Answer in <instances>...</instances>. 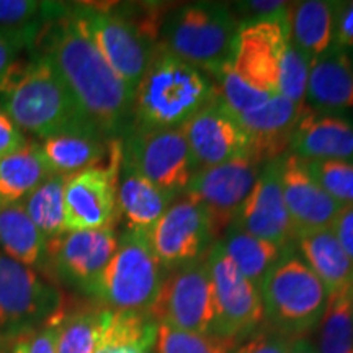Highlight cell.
<instances>
[{"label": "cell", "mask_w": 353, "mask_h": 353, "mask_svg": "<svg viewBox=\"0 0 353 353\" xmlns=\"http://www.w3.org/2000/svg\"><path fill=\"white\" fill-rule=\"evenodd\" d=\"M33 50L50 61L105 138L125 136L131 126L134 94L103 59L70 7L44 26Z\"/></svg>", "instance_id": "1"}, {"label": "cell", "mask_w": 353, "mask_h": 353, "mask_svg": "<svg viewBox=\"0 0 353 353\" xmlns=\"http://www.w3.org/2000/svg\"><path fill=\"white\" fill-rule=\"evenodd\" d=\"M0 103L21 131L39 139L74 131H99L57 70L38 52L26 61H17L0 82Z\"/></svg>", "instance_id": "2"}, {"label": "cell", "mask_w": 353, "mask_h": 353, "mask_svg": "<svg viewBox=\"0 0 353 353\" xmlns=\"http://www.w3.org/2000/svg\"><path fill=\"white\" fill-rule=\"evenodd\" d=\"M218 99L210 74L157 44L134 90L130 128L175 130Z\"/></svg>", "instance_id": "3"}, {"label": "cell", "mask_w": 353, "mask_h": 353, "mask_svg": "<svg viewBox=\"0 0 353 353\" xmlns=\"http://www.w3.org/2000/svg\"><path fill=\"white\" fill-rule=\"evenodd\" d=\"M239 23L231 7L218 2H190L172 7L159 43L185 63L216 76L232 63Z\"/></svg>", "instance_id": "4"}, {"label": "cell", "mask_w": 353, "mask_h": 353, "mask_svg": "<svg viewBox=\"0 0 353 353\" xmlns=\"http://www.w3.org/2000/svg\"><path fill=\"white\" fill-rule=\"evenodd\" d=\"M259 291L267 327L290 339L317 329L329 304L325 286L293 249L267 272Z\"/></svg>", "instance_id": "5"}, {"label": "cell", "mask_w": 353, "mask_h": 353, "mask_svg": "<svg viewBox=\"0 0 353 353\" xmlns=\"http://www.w3.org/2000/svg\"><path fill=\"white\" fill-rule=\"evenodd\" d=\"M165 275L145 232L126 229L92 299L112 311L149 312Z\"/></svg>", "instance_id": "6"}, {"label": "cell", "mask_w": 353, "mask_h": 353, "mask_svg": "<svg viewBox=\"0 0 353 353\" xmlns=\"http://www.w3.org/2000/svg\"><path fill=\"white\" fill-rule=\"evenodd\" d=\"M70 10L110 68L134 94L159 43H154L121 8L79 3Z\"/></svg>", "instance_id": "7"}, {"label": "cell", "mask_w": 353, "mask_h": 353, "mask_svg": "<svg viewBox=\"0 0 353 353\" xmlns=\"http://www.w3.org/2000/svg\"><path fill=\"white\" fill-rule=\"evenodd\" d=\"M54 280L0 252V332L19 339L64 307Z\"/></svg>", "instance_id": "8"}, {"label": "cell", "mask_w": 353, "mask_h": 353, "mask_svg": "<svg viewBox=\"0 0 353 353\" xmlns=\"http://www.w3.org/2000/svg\"><path fill=\"white\" fill-rule=\"evenodd\" d=\"M205 260L213 286V335L236 343L247 341L263 322L259 288L237 270L219 241L213 242Z\"/></svg>", "instance_id": "9"}, {"label": "cell", "mask_w": 353, "mask_h": 353, "mask_svg": "<svg viewBox=\"0 0 353 353\" xmlns=\"http://www.w3.org/2000/svg\"><path fill=\"white\" fill-rule=\"evenodd\" d=\"M123 161L170 195L182 196L196 169L182 128H128L121 139Z\"/></svg>", "instance_id": "10"}, {"label": "cell", "mask_w": 353, "mask_h": 353, "mask_svg": "<svg viewBox=\"0 0 353 353\" xmlns=\"http://www.w3.org/2000/svg\"><path fill=\"white\" fill-rule=\"evenodd\" d=\"M121 161V139H112L107 164L68 176L64 185L65 232L114 228Z\"/></svg>", "instance_id": "11"}, {"label": "cell", "mask_w": 353, "mask_h": 353, "mask_svg": "<svg viewBox=\"0 0 353 353\" xmlns=\"http://www.w3.org/2000/svg\"><path fill=\"white\" fill-rule=\"evenodd\" d=\"M149 314L157 324L196 334H213V286L206 260L167 272Z\"/></svg>", "instance_id": "12"}, {"label": "cell", "mask_w": 353, "mask_h": 353, "mask_svg": "<svg viewBox=\"0 0 353 353\" xmlns=\"http://www.w3.org/2000/svg\"><path fill=\"white\" fill-rule=\"evenodd\" d=\"M263 164L254 156L232 159L224 164L198 169L183 195L208 214L214 239L219 241L231 226L241 206L252 192Z\"/></svg>", "instance_id": "13"}, {"label": "cell", "mask_w": 353, "mask_h": 353, "mask_svg": "<svg viewBox=\"0 0 353 353\" xmlns=\"http://www.w3.org/2000/svg\"><path fill=\"white\" fill-rule=\"evenodd\" d=\"M114 228L68 231L48 242L46 275L56 283L94 298L95 288L110 260L117 252Z\"/></svg>", "instance_id": "14"}, {"label": "cell", "mask_w": 353, "mask_h": 353, "mask_svg": "<svg viewBox=\"0 0 353 353\" xmlns=\"http://www.w3.org/2000/svg\"><path fill=\"white\" fill-rule=\"evenodd\" d=\"M154 255L167 272L205 259L214 234L198 203L180 196L145 232Z\"/></svg>", "instance_id": "15"}, {"label": "cell", "mask_w": 353, "mask_h": 353, "mask_svg": "<svg viewBox=\"0 0 353 353\" xmlns=\"http://www.w3.org/2000/svg\"><path fill=\"white\" fill-rule=\"evenodd\" d=\"M291 46L286 17L241 25L231 65L250 85L278 94L280 72Z\"/></svg>", "instance_id": "16"}, {"label": "cell", "mask_w": 353, "mask_h": 353, "mask_svg": "<svg viewBox=\"0 0 353 353\" xmlns=\"http://www.w3.org/2000/svg\"><path fill=\"white\" fill-rule=\"evenodd\" d=\"M182 131L196 170L254 156L249 136L219 97L190 118Z\"/></svg>", "instance_id": "17"}, {"label": "cell", "mask_w": 353, "mask_h": 353, "mask_svg": "<svg viewBox=\"0 0 353 353\" xmlns=\"http://www.w3.org/2000/svg\"><path fill=\"white\" fill-rule=\"evenodd\" d=\"M281 161L283 156L265 162L252 192L232 223L255 237L285 249H293L296 234L283 200Z\"/></svg>", "instance_id": "18"}, {"label": "cell", "mask_w": 353, "mask_h": 353, "mask_svg": "<svg viewBox=\"0 0 353 353\" xmlns=\"http://www.w3.org/2000/svg\"><path fill=\"white\" fill-rule=\"evenodd\" d=\"M281 190L296 237L330 228L342 210L309 175L303 159L291 152H286L281 161Z\"/></svg>", "instance_id": "19"}, {"label": "cell", "mask_w": 353, "mask_h": 353, "mask_svg": "<svg viewBox=\"0 0 353 353\" xmlns=\"http://www.w3.org/2000/svg\"><path fill=\"white\" fill-rule=\"evenodd\" d=\"M288 152L303 161L353 162V118L304 107Z\"/></svg>", "instance_id": "20"}, {"label": "cell", "mask_w": 353, "mask_h": 353, "mask_svg": "<svg viewBox=\"0 0 353 353\" xmlns=\"http://www.w3.org/2000/svg\"><path fill=\"white\" fill-rule=\"evenodd\" d=\"M304 107L275 94L267 103L250 113L234 114L252 144V154L262 164L290 151L294 128Z\"/></svg>", "instance_id": "21"}, {"label": "cell", "mask_w": 353, "mask_h": 353, "mask_svg": "<svg viewBox=\"0 0 353 353\" xmlns=\"http://www.w3.org/2000/svg\"><path fill=\"white\" fill-rule=\"evenodd\" d=\"M304 103L324 113L353 110V50L332 46L312 61Z\"/></svg>", "instance_id": "22"}, {"label": "cell", "mask_w": 353, "mask_h": 353, "mask_svg": "<svg viewBox=\"0 0 353 353\" xmlns=\"http://www.w3.org/2000/svg\"><path fill=\"white\" fill-rule=\"evenodd\" d=\"M112 139L95 130L64 132L38 143L39 156L50 175L70 176L108 161Z\"/></svg>", "instance_id": "23"}, {"label": "cell", "mask_w": 353, "mask_h": 353, "mask_svg": "<svg viewBox=\"0 0 353 353\" xmlns=\"http://www.w3.org/2000/svg\"><path fill=\"white\" fill-rule=\"evenodd\" d=\"M179 198L157 188L138 170L121 161L118 176V216L125 219L126 229L148 232Z\"/></svg>", "instance_id": "24"}, {"label": "cell", "mask_w": 353, "mask_h": 353, "mask_svg": "<svg viewBox=\"0 0 353 353\" xmlns=\"http://www.w3.org/2000/svg\"><path fill=\"white\" fill-rule=\"evenodd\" d=\"M301 257L327 290L329 298L353 288V262L345 254L332 229L301 234L294 241Z\"/></svg>", "instance_id": "25"}, {"label": "cell", "mask_w": 353, "mask_h": 353, "mask_svg": "<svg viewBox=\"0 0 353 353\" xmlns=\"http://www.w3.org/2000/svg\"><path fill=\"white\" fill-rule=\"evenodd\" d=\"M337 2L303 0L291 2L286 10V25L291 41L309 61L334 46Z\"/></svg>", "instance_id": "26"}, {"label": "cell", "mask_w": 353, "mask_h": 353, "mask_svg": "<svg viewBox=\"0 0 353 353\" xmlns=\"http://www.w3.org/2000/svg\"><path fill=\"white\" fill-rule=\"evenodd\" d=\"M48 242L23 203L0 208V252L46 275Z\"/></svg>", "instance_id": "27"}, {"label": "cell", "mask_w": 353, "mask_h": 353, "mask_svg": "<svg viewBox=\"0 0 353 353\" xmlns=\"http://www.w3.org/2000/svg\"><path fill=\"white\" fill-rule=\"evenodd\" d=\"M112 312L99 303L64 304L56 314L57 353H95Z\"/></svg>", "instance_id": "28"}, {"label": "cell", "mask_w": 353, "mask_h": 353, "mask_svg": "<svg viewBox=\"0 0 353 353\" xmlns=\"http://www.w3.org/2000/svg\"><path fill=\"white\" fill-rule=\"evenodd\" d=\"M48 176L34 141L0 159V208L23 203Z\"/></svg>", "instance_id": "29"}, {"label": "cell", "mask_w": 353, "mask_h": 353, "mask_svg": "<svg viewBox=\"0 0 353 353\" xmlns=\"http://www.w3.org/2000/svg\"><path fill=\"white\" fill-rule=\"evenodd\" d=\"M219 244L228 257L232 260V263L236 265L237 270L247 280L252 281L257 288L267 272L288 250H291L255 237L234 223L226 229L224 236L219 239Z\"/></svg>", "instance_id": "30"}, {"label": "cell", "mask_w": 353, "mask_h": 353, "mask_svg": "<svg viewBox=\"0 0 353 353\" xmlns=\"http://www.w3.org/2000/svg\"><path fill=\"white\" fill-rule=\"evenodd\" d=\"M157 327L149 312L113 311L95 353H154Z\"/></svg>", "instance_id": "31"}, {"label": "cell", "mask_w": 353, "mask_h": 353, "mask_svg": "<svg viewBox=\"0 0 353 353\" xmlns=\"http://www.w3.org/2000/svg\"><path fill=\"white\" fill-rule=\"evenodd\" d=\"M317 352L353 353V288L329 298L317 325Z\"/></svg>", "instance_id": "32"}, {"label": "cell", "mask_w": 353, "mask_h": 353, "mask_svg": "<svg viewBox=\"0 0 353 353\" xmlns=\"http://www.w3.org/2000/svg\"><path fill=\"white\" fill-rule=\"evenodd\" d=\"M68 176L50 175L23 201L26 213L48 241L65 232L64 185Z\"/></svg>", "instance_id": "33"}, {"label": "cell", "mask_w": 353, "mask_h": 353, "mask_svg": "<svg viewBox=\"0 0 353 353\" xmlns=\"http://www.w3.org/2000/svg\"><path fill=\"white\" fill-rule=\"evenodd\" d=\"M239 343L213 334H196L159 324L154 353H232Z\"/></svg>", "instance_id": "34"}, {"label": "cell", "mask_w": 353, "mask_h": 353, "mask_svg": "<svg viewBox=\"0 0 353 353\" xmlns=\"http://www.w3.org/2000/svg\"><path fill=\"white\" fill-rule=\"evenodd\" d=\"M214 79L219 100L223 101L224 107L232 114L254 112V110L262 107L275 95L268 90H262V88L250 85L241 76H237L231 64L221 69Z\"/></svg>", "instance_id": "35"}, {"label": "cell", "mask_w": 353, "mask_h": 353, "mask_svg": "<svg viewBox=\"0 0 353 353\" xmlns=\"http://www.w3.org/2000/svg\"><path fill=\"white\" fill-rule=\"evenodd\" d=\"M309 175L335 203L345 208L353 205V162L303 161Z\"/></svg>", "instance_id": "36"}, {"label": "cell", "mask_w": 353, "mask_h": 353, "mask_svg": "<svg viewBox=\"0 0 353 353\" xmlns=\"http://www.w3.org/2000/svg\"><path fill=\"white\" fill-rule=\"evenodd\" d=\"M68 6L37 0H0V28H17L34 21H52L68 10Z\"/></svg>", "instance_id": "37"}, {"label": "cell", "mask_w": 353, "mask_h": 353, "mask_svg": "<svg viewBox=\"0 0 353 353\" xmlns=\"http://www.w3.org/2000/svg\"><path fill=\"white\" fill-rule=\"evenodd\" d=\"M48 23L50 21H34L17 28H0V82L20 59L21 52L33 50Z\"/></svg>", "instance_id": "38"}, {"label": "cell", "mask_w": 353, "mask_h": 353, "mask_svg": "<svg viewBox=\"0 0 353 353\" xmlns=\"http://www.w3.org/2000/svg\"><path fill=\"white\" fill-rule=\"evenodd\" d=\"M288 7L290 2H281V0H247V2L234 3L231 12L241 26L283 19V17H286Z\"/></svg>", "instance_id": "39"}, {"label": "cell", "mask_w": 353, "mask_h": 353, "mask_svg": "<svg viewBox=\"0 0 353 353\" xmlns=\"http://www.w3.org/2000/svg\"><path fill=\"white\" fill-rule=\"evenodd\" d=\"M293 339L275 332V330H259L250 335L241 345L234 348L232 353H290Z\"/></svg>", "instance_id": "40"}, {"label": "cell", "mask_w": 353, "mask_h": 353, "mask_svg": "<svg viewBox=\"0 0 353 353\" xmlns=\"http://www.w3.org/2000/svg\"><path fill=\"white\" fill-rule=\"evenodd\" d=\"M56 314L50 317L46 322H43L39 327L33 329L32 332H28L25 335L26 337V353H57Z\"/></svg>", "instance_id": "41"}, {"label": "cell", "mask_w": 353, "mask_h": 353, "mask_svg": "<svg viewBox=\"0 0 353 353\" xmlns=\"http://www.w3.org/2000/svg\"><path fill=\"white\" fill-rule=\"evenodd\" d=\"M334 46L353 50V2H337Z\"/></svg>", "instance_id": "42"}, {"label": "cell", "mask_w": 353, "mask_h": 353, "mask_svg": "<svg viewBox=\"0 0 353 353\" xmlns=\"http://www.w3.org/2000/svg\"><path fill=\"white\" fill-rule=\"evenodd\" d=\"M26 143H28V139L25 138L23 131L13 123L12 118L0 107V159L17 152Z\"/></svg>", "instance_id": "43"}, {"label": "cell", "mask_w": 353, "mask_h": 353, "mask_svg": "<svg viewBox=\"0 0 353 353\" xmlns=\"http://www.w3.org/2000/svg\"><path fill=\"white\" fill-rule=\"evenodd\" d=\"M330 229H332L335 239L339 241V244L342 245V249L353 262V205L339 211L334 223L330 224Z\"/></svg>", "instance_id": "44"}, {"label": "cell", "mask_w": 353, "mask_h": 353, "mask_svg": "<svg viewBox=\"0 0 353 353\" xmlns=\"http://www.w3.org/2000/svg\"><path fill=\"white\" fill-rule=\"evenodd\" d=\"M290 353H319L312 341L309 337H298L291 342Z\"/></svg>", "instance_id": "45"}, {"label": "cell", "mask_w": 353, "mask_h": 353, "mask_svg": "<svg viewBox=\"0 0 353 353\" xmlns=\"http://www.w3.org/2000/svg\"><path fill=\"white\" fill-rule=\"evenodd\" d=\"M13 342H15V339L8 337V335L0 332V353H8V352H10Z\"/></svg>", "instance_id": "46"}, {"label": "cell", "mask_w": 353, "mask_h": 353, "mask_svg": "<svg viewBox=\"0 0 353 353\" xmlns=\"http://www.w3.org/2000/svg\"><path fill=\"white\" fill-rule=\"evenodd\" d=\"M25 335H21V337L15 339V342H13V345H12L10 352H8V353H26V337H25Z\"/></svg>", "instance_id": "47"}]
</instances>
